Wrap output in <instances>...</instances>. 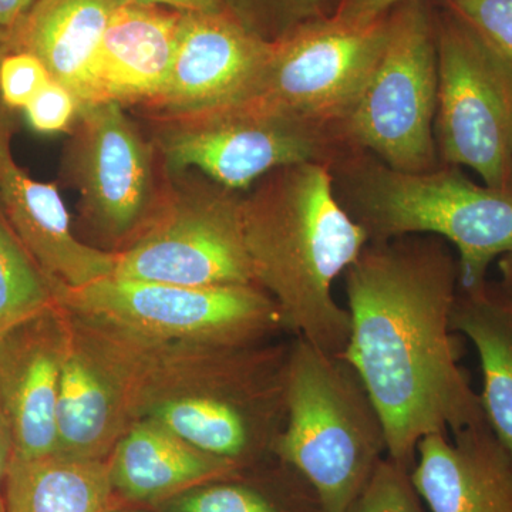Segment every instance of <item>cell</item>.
<instances>
[{
	"mask_svg": "<svg viewBox=\"0 0 512 512\" xmlns=\"http://www.w3.org/2000/svg\"><path fill=\"white\" fill-rule=\"evenodd\" d=\"M158 146L170 173L197 168L235 192L248 191L278 168L330 165L349 150L338 131L249 100L167 117Z\"/></svg>",
	"mask_w": 512,
	"mask_h": 512,
	"instance_id": "obj_8",
	"label": "cell"
},
{
	"mask_svg": "<svg viewBox=\"0 0 512 512\" xmlns=\"http://www.w3.org/2000/svg\"><path fill=\"white\" fill-rule=\"evenodd\" d=\"M437 86L434 10L427 0H410L387 15L382 55L340 128L343 143L394 170L423 173L439 167Z\"/></svg>",
	"mask_w": 512,
	"mask_h": 512,
	"instance_id": "obj_6",
	"label": "cell"
},
{
	"mask_svg": "<svg viewBox=\"0 0 512 512\" xmlns=\"http://www.w3.org/2000/svg\"><path fill=\"white\" fill-rule=\"evenodd\" d=\"M0 512H6L5 501L0 497Z\"/></svg>",
	"mask_w": 512,
	"mask_h": 512,
	"instance_id": "obj_36",
	"label": "cell"
},
{
	"mask_svg": "<svg viewBox=\"0 0 512 512\" xmlns=\"http://www.w3.org/2000/svg\"><path fill=\"white\" fill-rule=\"evenodd\" d=\"M271 52L227 9L183 13L170 76L153 106L187 116L244 100Z\"/></svg>",
	"mask_w": 512,
	"mask_h": 512,
	"instance_id": "obj_12",
	"label": "cell"
},
{
	"mask_svg": "<svg viewBox=\"0 0 512 512\" xmlns=\"http://www.w3.org/2000/svg\"><path fill=\"white\" fill-rule=\"evenodd\" d=\"M69 319V346L56 402V454L103 460L133 421L113 369L76 320Z\"/></svg>",
	"mask_w": 512,
	"mask_h": 512,
	"instance_id": "obj_17",
	"label": "cell"
},
{
	"mask_svg": "<svg viewBox=\"0 0 512 512\" xmlns=\"http://www.w3.org/2000/svg\"><path fill=\"white\" fill-rule=\"evenodd\" d=\"M109 463L53 456L12 458L5 481L6 512H109Z\"/></svg>",
	"mask_w": 512,
	"mask_h": 512,
	"instance_id": "obj_21",
	"label": "cell"
},
{
	"mask_svg": "<svg viewBox=\"0 0 512 512\" xmlns=\"http://www.w3.org/2000/svg\"><path fill=\"white\" fill-rule=\"evenodd\" d=\"M248 191L242 217L255 285L274 299L286 329L342 355L350 315L336 302L333 284L370 239L339 204L329 165L281 167Z\"/></svg>",
	"mask_w": 512,
	"mask_h": 512,
	"instance_id": "obj_2",
	"label": "cell"
},
{
	"mask_svg": "<svg viewBox=\"0 0 512 512\" xmlns=\"http://www.w3.org/2000/svg\"><path fill=\"white\" fill-rule=\"evenodd\" d=\"M127 0H36L10 30L9 49L32 53L82 106L93 103L92 63L111 16Z\"/></svg>",
	"mask_w": 512,
	"mask_h": 512,
	"instance_id": "obj_19",
	"label": "cell"
},
{
	"mask_svg": "<svg viewBox=\"0 0 512 512\" xmlns=\"http://www.w3.org/2000/svg\"><path fill=\"white\" fill-rule=\"evenodd\" d=\"M224 6L245 28L269 43L328 16V0H224Z\"/></svg>",
	"mask_w": 512,
	"mask_h": 512,
	"instance_id": "obj_24",
	"label": "cell"
},
{
	"mask_svg": "<svg viewBox=\"0 0 512 512\" xmlns=\"http://www.w3.org/2000/svg\"><path fill=\"white\" fill-rule=\"evenodd\" d=\"M498 269L501 274L500 288L512 301V252L498 259Z\"/></svg>",
	"mask_w": 512,
	"mask_h": 512,
	"instance_id": "obj_33",
	"label": "cell"
},
{
	"mask_svg": "<svg viewBox=\"0 0 512 512\" xmlns=\"http://www.w3.org/2000/svg\"><path fill=\"white\" fill-rule=\"evenodd\" d=\"M183 12L127 0L104 30L92 70L93 103H150L163 92Z\"/></svg>",
	"mask_w": 512,
	"mask_h": 512,
	"instance_id": "obj_16",
	"label": "cell"
},
{
	"mask_svg": "<svg viewBox=\"0 0 512 512\" xmlns=\"http://www.w3.org/2000/svg\"><path fill=\"white\" fill-rule=\"evenodd\" d=\"M386 35L387 18L363 29L328 16L305 23L271 43L244 100L332 128L342 138L340 128L379 62Z\"/></svg>",
	"mask_w": 512,
	"mask_h": 512,
	"instance_id": "obj_9",
	"label": "cell"
},
{
	"mask_svg": "<svg viewBox=\"0 0 512 512\" xmlns=\"http://www.w3.org/2000/svg\"><path fill=\"white\" fill-rule=\"evenodd\" d=\"M13 458V441L8 424L0 412V490L5 485L6 476Z\"/></svg>",
	"mask_w": 512,
	"mask_h": 512,
	"instance_id": "obj_32",
	"label": "cell"
},
{
	"mask_svg": "<svg viewBox=\"0 0 512 512\" xmlns=\"http://www.w3.org/2000/svg\"><path fill=\"white\" fill-rule=\"evenodd\" d=\"M451 328L477 350L485 419L512 458V301L488 281L470 291L458 288Z\"/></svg>",
	"mask_w": 512,
	"mask_h": 512,
	"instance_id": "obj_20",
	"label": "cell"
},
{
	"mask_svg": "<svg viewBox=\"0 0 512 512\" xmlns=\"http://www.w3.org/2000/svg\"><path fill=\"white\" fill-rule=\"evenodd\" d=\"M109 512H154L148 510H124V508H120V510H116V508L111 507Z\"/></svg>",
	"mask_w": 512,
	"mask_h": 512,
	"instance_id": "obj_35",
	"label": "cell"
},
{
	"mask_svg": "<svg viewBox=\"0 0 512 512\" xmlns=\"http://www.w3.org/2000/svg\"><path fill=\"white\" fill-rule=\"evenodd\" d=\"M410 477L429 512H512V458L487 421L423 437Z\"/></svg>",
	"mask_w": 512,
	"mask_h": 512,
	"instance_id": "obj_15",
	"label": "cell"
},
{
	"mask_svg": "<svg viewBox=\"0 0 512 512\" xmlns=\"http://www.w3.org/2000/svg\"><path fill=\"white\" fill-rule=\"evenodd\" d=\"M345 512H429L410 477V470L384 457L365 488Z\"/></svg>",
	"mask_w": 512,
	"mask_h": 512,
	"instance_id": "obj_25",
	"label": "cell"
},
{
	"mask_svg": "<svg viewBox=\"0 0 512 512\" xmlns=\"http://www.w3.org/2000/svg\"><path fill=\"white\" fill-rule=\"evenodd\" d=\"M9 40V32H6L5 29L0 28V57H2L3 55H5L6 52H8Z\"/></svg>",
	"mask_w": 512,
	"mask_h": 512,
	"instance_id": "obj_34",
	"label": "cell"
},
{
	"mask_svg": "<svg viewBox=\"0 0 512 512\" xmlns=\"http://www.w3.org/2000/svg\"><path fill=\"white\" fill-rule=\"evenodd\" d=\"M113 276L195 288L255 285L242 195L217 184L181 195L117 252Z\"/></svg>",
	"mask_w": 512,
	"mask_h": 512,
	"instance_id": "obj_10",
	"label": "cell"
},
{
	"mask_svg": "<svg viewBox=\"0 0 512 512\" xmlns=\"http://www.w3.org/2000/svg\"><path fill=\"white\" fill-rule=\"evenodd\" d=\"M512 62V0H440Z\"/></svg>",
	"mask_w": 512,
	"mask_h": 512,
	"instance_id": "obj_27",
	"label": "cell"
},
{
	"mask_svg": "<svg viewBox=\"0 0 512 512\" xmlns=\"http://www.w3.org/2000/svg\"><path fill=\"white\" fill-rule=\"evenodd\" d=\"M10 136L8 111L0 104V210L52 289L113 275L117 252L90 247L73 234L56 184L40 183L16 164Z\"/></svg>",
	"mask_w": 512,
	"mask_h": 512,
	"instance_id": "obj_14",
	"label": "cell"
},
{
	"mask_svg": "<svg viewBox=\"0 0 512 512\" xmlns=\"http://www.w3.org/2000/svg\"><path fill=\"white\" fill-rule=\"evenodd\" d=\"M50 80L45 64L32 53L9 49L0 57V103L6 109H25Z\"/></svg>",
	"mask_w": 512,
	"mask_h": 512,
	"instance_id": "obj_26",
	"label": "cell"
},
{
	"mask_svg": "<svg viewBox=\"0 0 512 512\" xmlns=\"http://www.w3.org/2000/svg\"><path fill=\"white\" fill-rule=\"evenodd\" d=\"M285 406L272 453L306 481L323 512H345L387 456L382 417L362 380L343 357L296 338Z\"/></svg>",
	"mask_w": 512,
	"mask_h": 512,
	"instance_id": "obj_4",
	"label": "cell"
},
{
	"mask_svg": "<svg viewBox=\"0 0 512 512\" xmlns=\"http://www.w3.org/2000/svg\"><path fill=\"white\" fill-rule=\"evenodd\" d=\"M329 171L339 204L370 241L407 235L447 241L457 254L463 291L484 285L495 259L512 252V188L474 183L453 165L394 170L362 150L346 151Z\"/></svg>",
	"mask_w": 512,
	"mask_h": 512,
	"instance_id": "obj_3",
	"label": "cell"
},
{
	"mask_svg": "<svg viewBox=\"0 0 512 512\" xmlns=\"http://www.w3.org/2000/svg\"><path fill=\"white\" fill-rule=\"evenodd\" d=\"M53 293L73 318L146 342L252 345L285 328L278 305L258 285L195 288L110 275Z\"/></svg>",
	"mask_w": 512,
	"mask_h": 512,
	"instance_id": "obj_5",
	"label": "cell"
},
{
	"mask_svg": "<svg viewBox=\"0 0 512 512\" xmlns=\"http://www.w3.org/2000/svg\"><path fill=\"white\" fill-rule=\"evenodd\" d=\"M343 275L350 336L340 357L382 417L387 457L412 470L423 437L487 421L451 328L456 251L434 235L369 241Z\"/></svg>",
	"mask_w": 512,
	"mask_h": 512,
	"instance_id": "obj_1",
	"label": "cell"
},
{
	"mask_svg": "<svg viewBox=\"0 0 512 512\" xmlns=\"http://www.w3.org/2000/svg\"><path fill=\"white\" fill-rule=\"evenodd\" d=\"M229 478L174 495L160 503L161 512H323L316 497L289 503L258 485Z\"/></svg>",
	"mask_w": 512,
	"mask_h": 512,
	"instance_id": "obj_23",
	"label": "cell"
},
{
	"mask_svg": "<svg viewBox=\"0 0 512 512\" xmlns=\"http://www.w3.org/2000/svg\"><path fill=\"white\" fill-rule=\"evenodd\" d=\"M242 466L185 443L156 421H134L114 446L113 490L133 503H163L197 485L237 476Z\"/></svg>",
	"mask_w": 512,
	"mask_h": 512,
	"instance_id": "obj_18",
	"label": "cell"
},
{
	"mask_svg": "<svg viewBox=\"0 0 512 512\" xmlns=\"http://www.w3.org/2000/svg\"><path fill=\"white\" fill-rule=\"evenodd\" d=\"M406 2L410 0H328V18L348 28H369Z\"/></svg>",
	"mask_w": 512,
	"mask_h": 512,
	"instance_id": "obj_29",
	"label": "cell"
},
{
	"mask_svg": "<svg viewBox=\"0 0 512 512\" xmlns=\"http://www.w3.org/2000/svg\"><path fill=\"white\" fill-rule=\"evenodd\" d=\"M80 109L77 97L55 80H50L25 107L29 126L40 134L72 130Z\"/></svg>",
	"mask_w": 512,
	"mask_h": 512,
	"instance_id": "obj_28",
	"label": "cell"
},
{
	"mask_svg": "<svg viewBox=\"0 0 512 512\" xmlns=\"http://www.w3.org/2000/svg\"><path fill=\"white\" fill-rule=\"evenodd\" d=\"M434 29L440 164L470 168L488 187L512 188V62L444 6L434 12Z\"/></svg>",
	"mask_w": 512,
	"mask_h": 512,
	"instance_id": "obj_7",
	"label": "cell"
},
{
	"mask_svg": "<svg viewBox=\"0 0 512 512\" xmlns=\"http://www.w3.org/2000/svg\"><path fill=\"white\" fill-rule=\"evenodd\" d=\"M66 170L87 217L103 234L120 239L146 224L154 200L153 153L123 104L82 106Z\"/></svg>",
	"mask_w": 512,
	"mask_h": 512,
	"instance_id": "obj_11",
	"label": "cell"
},
{
	"mask_svg": "<svg viewBox=\"0 0 512 512\" xmlns=\"http://www.w3.org/2000/svg\"><path fill=\"white\" fill-rule=\"evenodd\" d=\"M36 0H0V28L10 32Z\"/></svg>",
	"mask_w": 512,
	"mask_h": 512,
	"instance_id": "obj_31",
	"label": "cell"
},
{
	"mask_svg": "<svg viewBox=\"0 0 512 512\" xmlns=\"http://www.w3.org/2000/svg\"><path fill=\"white\" fill-rule=\"evenodd\" d=\"M70 339V319L57 303L0 335V412L13 458L56 454V402Z\"/></svg>",
	"mask_w": 512,
	"mask_h": 512,
	"instance_id": "obj_13",
	"label": "cell"
},
{
	"mask_svg": "<svg viewBox=\"0 0 512 512\" xmlns=\"http://www.w3.org/2000/svg\"><path fill=\"white\" fill-rule=\"evenodd\" d=\"M55 303L50 282L0 210V335Z\"/></svg>",
	"mask_w": 512,
	"mask_h": 512,
	"instance_id": "obj_22",
	"label": "cell"
},
{
	"mask_svg": "<svg viewBox=\"0 0 512 512\" xmlns=\"http://www.w3.org/2000/svg\"><path fill=\"white\" fill-rule=\"evenodd\" d=\"M183 13H205L225 9L224 0H138Z\"/></svg>",
	"mask_w": 512,
	"mask_h": 512,
	"instance_id": "obj_30",
	"label": "cell"
}]
</instances>
